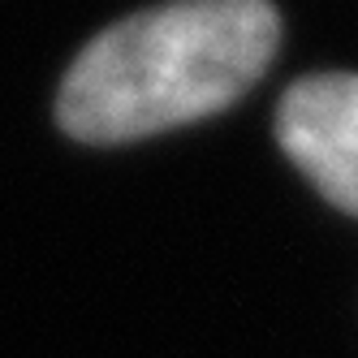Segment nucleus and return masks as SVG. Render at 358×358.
<instances>
[{"mask_svg": "<svg viewBox=\"0 0 358 358\" xmlns=\"http://www.w3.org/2000/svg\"><path fill=\"white\" fill-rule=\"evenodd\" d=\"M276 138L311 182L358 216V73H315L285 91Z\"/></svg>", "mask_w": 358, "mask_h": 358, "instance_id": "obj_2", "label": "nucleus"}, {"mask_svg": "<svg viewBox=\"0 0 358 358\" xmlns=\"http://www.w3.org/2000/svg\"><path fill=\"white\" fill-rule=\"evenodd\" d=\"M280 43L268 0H173L99 31L69 65L57 121L83 143H130L212 117L264 78Z\"/></svg>", "mask_w": 358, "mask_h": 358, "instance_id": "obj_1", "label": "nucleus"}]
</instances>
